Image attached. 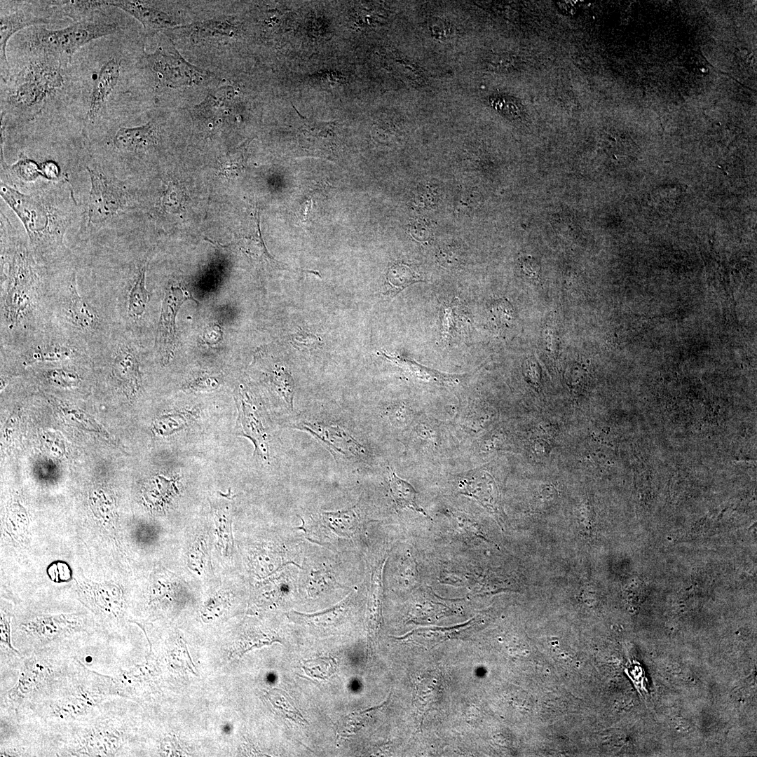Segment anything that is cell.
<instances>
[{"label":"cell","instance_id":"1","mask_svg":"<svg viewBox=\"0 0 757 757\" xmlns=\"http://www.w3.org/2000/svg\"><path fill=\"white\" fill-rule=\"evenodd\" d=\"M53 273L1 212V348L19 346L50 325Z\"/></svg>","mask_w":757,"mask_h":757},{"label":"cell","instance_id":"2","mask_svg":"<svg viewBox=\"0 0 757 757\" xmlns=\"http://www.w3.org/2000/svg\"><path fill=\"white\" fill-rule=\"evenodd\" d=\"M11 636L22 655L48 648L79 650L101 636L93 615L62 585L48 582L13 603Z\"/></svg>","mask_w":757,"mask_h":757},{"label":"cell","instance_id":"3","mask_svg":"<svg viewBox=\"0 0 757 757\" xmlns=\"http://www.w3.org/2000/svg\"><path fill=\"white\" fill-rule=\"evenodd\" d=\"M0 195L21 221L38 263L55 272L76 261L64 236L81 221L83 208L67 176L36 185L27 193L1 182Z\"/></svg>","mask_w":757,"mask_h":757},{"label":"cell","instance_id":"4","mask_svg":"<svg viewBox=\"0 0 757 757\" xmlns=\"http://www.w3.org/2000/svg\"><path fill=\"white\" fill-rule=\"evenodd\" d=\"M116 698L104 693L100 673L78 657L71 677L58 690L14 717L1 719L28 737L48 735L93 717Z\"/></svg>","mask_w":757,"mask_h":757},{"label":"cell","instance_id":"5","mask_svg":"<svg viewBox=\"0 0 757 757\" xmlns=\"http://www.w3.org/2000/svg\"><path fill=\"white\" fill-rule=\"evenodd\" d=\"M119 571L73 555L60 567L56 581L94 616L99 632L109 642L120 632L126 611L125 592Z\"/></svg>","mask_w":757,"mask_h":757},{"label":"cell","instance_id":"6","mask_svg":"<svg viewBox=\"0 0 757 757\" xmlns=\"http://www.w3.org/2000/svg\"><path fill=\"white\" fill-rule=\"evenodd\" d=\"M76 274V261L53 273L50 322L91 354L107 341L114 325L106 314L79 294Z\"/></svg>","mask_w":757,"mask_h":757},{"label":"cell","instance_id":"7","mask_svg":"<svg viewBox=\"0 0 757 757\" xmlns=\"http://www.w3.org/2000/svg\"><path fill=\"white\" fill-rule=\"evenodd\" d=\"M67 64L55 57L31 55L25 64L4 82L1 116L9 114L29 121L41 114L66 87Z\"/></svg>","mask_w":757,"mask_h":757},{"label":"cell","instance_id":"8","mask_svg":"<svg viewBox=\"0 0 757 757\" xmlns=\"http://www.w3.org/2000/svg\"><path fill=\"white\" fill-rule=\"evenodd\" d=\"M77 659L75 653L59 648L23 655L15 683L1 693V717L13 718L51 696L69 679Z\"/></svg>","mask_w":757,"mask_h":757},{"label":"cell","instance_id":"9","mask_svg":"<svg viewBox=\"0 0 757 757\" xmlns=\"http://www.w3.org/2000/svg\"><path fill=\"white\" fill-rule=\"evenodd\" d=\"M104 8L61 29L34 26L28 33L27 46L29 52L31 55L49 56L69 63L72 56L81 47L97 39L110 36L118 29L117 22L104 12Z\"/></svg>","mask_w":757,"mask_h":757},{"label":"cell","instance_id":"10","mask_svg":"<svg viewBox=\"0 0 757 757\" xmlns=\"http://www.w3.org/2000/svg\"><path fill=\"white\" fill-rule=\"evenodd\" d=\"M86 165L90 190L83 207L82 231L90 235L110 226L127 205L124 187L110 168L100 161Z\"/></svg>","mask_w":757,"mask_h":757},{"label":"cell","instance_id":"11","mask_svg":"<svg viewBox=\"0 0 757 757\" xmlns=\"http://www.w3.org/2000/svg\"><path fill=\"white\" fill-rule=\"evenodd\" d=\"M16 355L24 366L39 362L85 360L90 354L83 346L52 325L24 343L12 348H1Z\"/></svg>","mask_w":757,"mask_h":757},{"label":"cell","instance_id":"12","mask_svg":"<svg viewBox=\"0 0 757 757\" xmlns=\"http://www.w3.org/2000/svg\"><path fill=\"white\" fill-rule=\"evenodd\" d=\"M13 8H6L1 4L0 15V64L1 81L5 82L11 75L6 55L10 39L22 29L49 23L53 15H57L51 1H24L16 3Z\"/></svg>","mask_w":757,"mask_h":757},{"label":"cell","instance_id":"13","mask_svg":"<svg viewBox=\"0 0 757 757\" xmlns=\"http://www.w3.org/2000/svg\"><path fill=\"white\" fill-rule=\"evenodd\" d=\"M144 62L154 79L170 88L199 85L207 79L205 72L188 62L171 43L145 54Z\"/></svg>","mask_w":757,"mask_h":757},{"label":"cell","instance_id":"14","mask_svg":"<svg viewBox=\"0 0 757 757\" xmlns=\"http://www.w3.org/2000/svg\"><path fill=\"white\" fill-rule=\"evenodd\" d=\"M121 74V61L110 57L100 66L93 78L88 95L87 110L83 117V130L91 141L104 125V115L109 97L116 87Z\"/></svg>","mask_w":757,"mask_h":757},{"label":"cell","instance_id":"15","mask_svg":"<svg viewBox=\"0 0 757 757\" xmlns=\"http://www.w3.org/2000/svg\"><path fill=\"white\" fill-rule=\"evenodd\" d=\"M189 299L196 301L183 285L170 284L165 291L156 339L164 364L168 363L173 357L177 339L176 316L181 306Z\"/></svg>","mask_w":757,"mask_h":757},{"label":"cell","instance_id":"16","mask_svg":"<svg viewBox=\"0 0 757 757\" xmlns=\"http://www.w3.org/2000/svg\"><path fill=\"white\" fill-rule=\"evenodd\" d=\"M234 397L238 412V435L252 442L254 455L268 461V437L259 408L249 390L242 385L236 390Z\"/></svg>","mask_w":757,"mask_h":757},{"label":"cell","instance_id":"17","mask_svg":"<svg viewBox=\"0 0 757 757\" xmlns=\"http://www.w3.org/2000/svg\"><path fill=\"white\" fill-rule=\"evenodd\" d=\"M296 428L313 436L329 449L335 458L359 459L367 453L364 446L338 425L303 421L298 424Z\"/></svg>","mask_w":757,"mask_h":757},{"label":"cell","instance_id":"18","mask_svg":"<svg viewBox=\"0 0 757 757\" xmlns=\"http://www.w3.org/2000/svg\"><path fill=\"white\" fill-rule=\"evenodd\" d=\"M6 137L1 135V182L18 190L36 186L35 183L44 178L41 164L20 153L18 161L9 165L5 159L4 145Z\"/></svg>","mask_w":757,"mask_h":757},{"label":"cell","instance_id":"19","mask_svg":"<svg viewBox=\"0 0 757 757\" xmlns=\"http://www.w3.org/2000/svg\"><path fill=\"white\" fill-rule=\"evenodd\" d=\"M109 6L119 8L137 19L149 33L175 25L168 13L144 1H107Z\"/></svg>","mask_w":757,"mask_h":757},{"label":"cell","instance_id":"20","mask_svg":"<svg viewBox=\"0 0 757 757\" xmlns=\"http://www.w3.org/2000/svg\"><path fill=\"white\" fill-rule=\"evenodd\" d=\"M13 603L1 599L0 608V652L1 670L6 669L18 670L22 658L21 653L16 649L12 641L11 621Z\"/></svg>","mask_w":757,"mask_h":757},{"label":"cell","instance_id":"21","mask_svg":"<svg viewBox=\"0 0 757 757\" xmlns=\"http://www.w3.org/2000/svg\"><path fill=\"white\" fill-rule=\"evenodd\" d=\"M320 518L326 527L341 537L352 538L360 526V514L355 506L336 512H323Z\"/></svg>","mask_w":757,"mask_h":757},{"label":"cell","instance_id":"22","mask_svg":"<svg viewBox=\"0 0 757 757\" xmlns=\"http://www.w3.org/2000/svg\"><path fill=\"white\" fill-rule=\"evenodd\" d=\"M146 267L147 263L144 261L128 293L127 313L133 319H137L144 313L149 300V292L146 288Z\"/></svg>","mask_w":757,"mask_h":757},{"label":"cell","instance_id":"23","mask_svg":"<svg viewBox=\"0 0 757 757\" xmlns=\"http://www.w3.org/2000/svg\"><path fill=\"white\" fill-rule=\"evenodd\" d=\"M388 472L391 495L397 507L410 509L429 517L418 505L416 491L411 484L397 477L391 468H388Z\"/></svg>","mask_w":757,"mask_h":757},{"label":"cell","instance_id":"24","mask_svg":"<svg viewBox=\"0 0 757 757\" xmlns=\"http://www.w3.org/2000/svg\"><path fill=\"white\" fill-rule=\"evenodd\" d=\"M195 410H184L171 412L161 416L156 421L154 428L163 436L172 435L186 428L195 418Z\"/></svg>","mask_w":757,"mask_h":757},{"label":"cell","instance_id":"25","mask_svg":"<svg viewBox=\"0 0 757 757\" xmlns=\"http://www.w3.org/2000/svg\"><path fill=\"white\" fill-rule=\"evenodd\" d=\"M386 279L391 287L390 292L394 296L410 285L421 281L411 268L402 264L392 266L387 273Z\"/></svg>","mask_w":757,"mask_h":757},{"label":"cell","instance_id":"26","mask_svg":"<svg viewBox=\"0 0 757 757\" xmlns=\"http://www.w3.org/2000/svg\"><path fill=\"white\" fill-rule=\"evenodd\" d=\"M270 379L275 391L292 410L294 395V381L291 374L284 367H279L271 372Z\"/></svg>","mask_w":757,"mask_h":757},{"label":"cell","instance_id":"27","mask_svg":"<svg viewBox=\"0 0 757 757\" xmlns=\"http://www.w3.org/2000/svg\"><path fill=\"white\" fill-rule=\"evenodd\" d=\"M46 379L51 383L64 387H74L79 384L82 378L70 369H54L46 373Z\"/></svg>","mask_w":757,"mask_h":757},{"label":"cell","instance_id":"28","mask_svg":"<svg viewBox=\"0 0 757 757\" xmlns=\"http://www.w3.org/2000/svg\"><path fill=\"white\" fill-rule=\"evenodd\" d=\"M291 343L299 350H313L319 348L322 341L313 333L300 329L291 336Z\"/></svg>","mask_w":757,"mask_h":757},{"label":"cell","instance_id":"29","mask_svg":"<svg viewBox=\"0 0 757 757\" xmlns=\"http://www.w3.org/2000/svg\"><path fill=\"white\" fill-rule=\"evenodd\" d=\"M220 381L217 376L201 374L193 378L184 386V389L198 392H211L219 388Z\"/></svg>","mask_w":757,"mask_h":757},{"label":"cell","instance_id":"30","mask_svg":"<svg viewBox=\"0 0 757 757\" xmlns=\"http://www.w3.org/2000/svg\"><path fill=\"white\" fill-rule=\"evenodd\" d=\"M222 333L218 325H210L203 334L204 341L210 344H214L221 339Z\"/></svg>","mask_w":757,"mask_h":757},{"label":"cell","instance_id":"31","mask_svg":"<svg viewBox=\"0 0 757 757\" xmlns=\"http://www.w3.org/2000/svg\"><path fill=\"white\" fill-rule=\"evenodd\" d=\"M521 267L524 273L529 277H533L534 278L538 277L540 267L534 259L531 258L522 259Z\"/></svg>","mask_w":757,"mask_h":757}]
</instances>
